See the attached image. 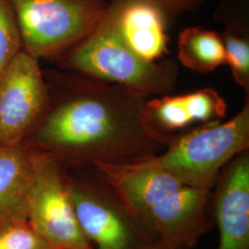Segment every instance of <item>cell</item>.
<instances>
[{"label":"cell","mask_w":249,"mask_h":249,"mask_svg":"<svg viewBox=\"0 0 249 249\" xmlns=\"http://www.w3.org/2000/svg\"><path fill=\"white\" fill-rule=\"evenodd\" d=\"M21 49L14 11L9 0H0V74Z\"/></svg>","instance_id":"9a60e30c"},{"label":"cell","mask_w":249,"mask_h":249,"mask_svg":"<svg viewBox=\"0 0 249 249\" xmlns=\"http://www.w3.org/2000/svg\"><path fill=\"white\" fill-rule=\"evenodd\" d=\"M226 110L225 100L207 87L182 95L150 97L144 106V117L153 130L171 138L194 124L221 121Z\"/></svg>","instance_id":"8fae6325"},{"label":"cell","mask_w":249,"mask_h":249,"mask_svg":"<svg viewBox=\"0 0 249 249\" xmlns=\"http://www.w3.org/2000/svg\"><path fill=\"white\" fill-rule=\"evenodd\" d=\"M32 181L28 147L0 145V230L29 223Z\"/></svg>","instance_id":"7c38bea8"},{"label":"cell","mask_w":249,"mask_h":249,"mask_svg":"<svg viewBox=\"0 0 249 249\" xmlns=\"http://www.w3.org/2000/svg\"><path fill=\"white\" fill-rule=\"evenodd\" d=\"M55 63L63 71L117 84L147 97L169 94L179 77L175 60L151 62L134 53L118 34L107 10L89 36Z\"/></svg>","instance_id":"3957f363"},{"label":"cell","mask_w":249,"mask_h":249,"mask_svg":"<svg viewBox=\"0 0 249 249\" xmlns=\"http://www.w3.org/2000/svg\"><path fill=\"white\" fill-rule=\"evenodd\" d=\"M107 13L124 43L143 59L160 61L168 53L172 18L149 0H111Z\"/></svg>","instance_id":"30bf717a"},{"label":"cell","mask_w":249,"mask_h":249,"mask_svg":"<svg viewBox=\"0 0 249 249\" xmlns=\"http://www.w3.org/2000/svg\"><path fill=\"white\" fill-rule=\"evenodd\" d=\"M22 50L38 61H56L95 29L105 0H9Z\"/></svg>","instance_id":"5b68a950"},{"label":"cell","mask_w":249,"mask_h":249,"mask_svg":"<svg viewBox=\"0 0 249 249\" xmlns=\"http://www.w3.org/2000/svg\"><path fill=\"white\" fill-rule=\"evenodd\" d=\"M68 189L80 231L93 249H146L156 242L149 240L150 231L109 188L107 191L68 177Z\"/></svg>","instance_id":"ba28073f"},{"label":"cell","mask_w":249,"mask_h":249,"mask_svg":"<svg viewBox=\"0 0 249 249\" xmlns=\"http://www.w3.org/2000/svg\"><path fill=\"white\" fill-rule=\"evenodd\" d=\"M163 9L172 18L181 13L192 12L202 7L206 0H149Z\"/></svg>","instance_id":"e0dca14e"},{"label":"cell","mask_w":249,"mask_h":249,"mask_svg":"<svg viewBox=\"0 0 249 249\" xmlns=\"http://www.w3.org/2000/svg\"><path fill=\"white\" fill-rule=\"evenodd\" d=\"M28 149L33 166L29 224L56 249H93L77 222L63 164L45 151Z\"/></svg>","instance_id":"8992f818"},{"label":"cell","mask_w":249,"mask_h":249,"mask_svg":"<svg viewBox=\"0 0 249 249\" xmlns=\"http://www.w3.org/2000/svg\"><path fill=\"white\" fill-rule=\"evenodd\" d=\"M0 249H56L26 223L0 230Z\"/></svg>","instance_id":"2e32d148"},{"label":"cell","mask_w":249,"mask_h":249,"mask_svg":"<svg viewBox=\"0 0 249 249\" xmlns=\"http://www.w3.org/2000/svg\"><path fill=\"white\" fill-rule=\"evenodd\" d=\"M248 9H233L222 14L218 20L225 24L220 34L226 64L234 81L249 94V19Z\"/></svg>","instance_id":"5bb4252c"},{"label":"cell","mask_w":249,"mask_h":249,"mask_svg":"<svg viewBox=\"0 0 249 249\" xmlns=\"http://www.w3.org/2000/svg\"><path fill=\"white\" fill-rule=\"evenodd\" d=\"M126 212L158 240L191 249L211 227V190L190 187L154 160L92 166Z\"/></svg>","instance_id":"7a4b0ae2"},{"label":"cell","mask_w":249,"mask_h":249,"mask_svg":"<svg viewBox=\"0 0 249 249\" xmlns=\"http://www.w3.org/2000/svg\"><path fill=\"white\" fill-rule=\"evenodd\" d=\"M214 187L217 249H249V151L241 152L222 170Z\"/></svg>","instance_id":"9c48e42d"},{"label":"cell","mask_w":249,"mask_h":249,"mask_svg":"<svg viewBox=\"0 0 249 249\" xmlns=\"http://www.w3.org/2000/svg\"><path fill=\"white\" fill-rule=\"evenodd\" d=\"M249 149V94L226 122L214 121L171 137L153 160L190 187L212 190L222 170Z\"/></svg>","instance_id":"277c9868"},{"label":"cell","mask_w":249,"mask_h":249,"mask_svg":"<svg viewBox=\"0 0 249 249\" xmlns=\"http://www.w3.org/2000/svg\"><path fill=\"white\" fill-rule=\"evenodd\" d=\"M48 102V84L39 61L21 49L0 74V145L24 144Z\"/></svg>","instance_id":"52a82bcc"},{"label":"cell","mask_w":249,"mask_h":249,"mask_svg":"<svg viewBox=\"0 0 249 249\" xmlns=\"http://www.w3.org/2000/svg\"><path fill=\"white\" fill-rule=\"evenodd\" d=\"M146 249H179L177 246L170 244L164 241L157 240L154 243H152Z\"/></svg>","instance_id":"ac0fdd59"},{"label":"cell","mask_w":249,"mask_h":249,"mask_svg":"<svg viewBox=\"0 0 249 249\" xmlns=\"http://www.w3.org/2000/svg\"><path fill=\"white\" fill-rule=\"evenodd\" d=\"M49 102L24 145L61 164L134 163L150 160L171 138L146 122L150 97L123 86L72 72L45 74Z\"/></svg>","instance_id":"6da1fadb"},{"label":"cell","mask_w":249,"mask_h":249,"mask_svg":"<svg viewBox=\"0 0 249 249\" xmlns=\"http://www.w3.org/2000/svg\"><path fill=\"white\" fill-rule=\"evenodd\" d=\"M178 58L192 71L209 73L226 64L220 34L202 27H189L178 36Z\"/></svg>","instance_id":"4fadbf2b"}]
</instances>
